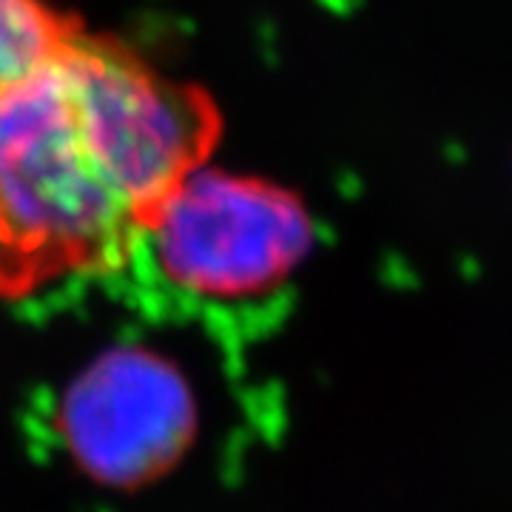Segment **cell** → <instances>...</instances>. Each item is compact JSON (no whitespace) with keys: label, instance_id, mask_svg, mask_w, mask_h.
Returning a JSON list of instances; mask_svg holds the SVG:
<instances>
[{"label":"cell","instance_id":"obj_1","mask_svg":"<svg viewBox=\"0 0 512 512\" xmlns=\"http://www.w3.org/2000/svg\"><path fill=\"white\" fill-rule=\"evenodd\" d=\"M222 126L205 86L86 23L0 80V299L123 271Z\"/></svg>","mask_w":512,"mask_h":512},{"label":"cell","instance_id":"obj_2","mask_svg":"<svg viewBox=\"0 0 512 512\" xmlns=\"http://www.w3.org/2000/svg\"><path fill=\"white\" fill-rule=\"evenodd\" d=\"M146 242L177 288L251 299L302 268L316 245V222L288 185L205 163L165 200Z\"/></svg>","mask_w":512,"mask_h":512},{"label":"cell","instance_id":"obj_3","mask_svg":"<svg viewBox=\"0 0 512 512\" xmlns=\"http://www.w3.org/2000/svg\"><path fill=\"white\" fill-rule=\"evenodd\" d=\"M60 430L97 484L134 490L183 458L197 410L183 373L168 359L151 350H111L66 390Z\"/></svg>","mask_w":512,"mask_h":512},{"label":"cell","instance_id":"obj_4","mask_svg":"<svg viewBox=\"0 0 512 512\" xmlns=\"http://www.w3.org/2000/svg\"><path fill=\"white\" fill-rule=\"evenodd\" d=\"M80 23L49 0H0V80L52 52Z\"/></svg>","mask_w":512,"mask_h":512}]
</instances>
